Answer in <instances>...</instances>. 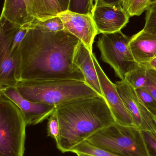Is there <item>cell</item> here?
Listing matches in <instances>:
<instances>
[{
  "label": "cell",
  "mask_w": 156,
  "mask_h": 156,
  "mask_svg": "<svg viewBox=\"0 0 156 156\" xmlns=\"http://www.w3.org/2000/svg\"><path fill=\"white\" fill-rule=\"evenodd\" d=\"M27 126L19 107L0 93V156H24Z\"/></svg>",
  "instance_id": "5"
},
{
  "label": "cell",
  "mask_w": 156,
  "mask_h": 156,
  "mask_svg": "<svg viewBox=\"0 0 156 156\" xmlns=\"http://www.w3.org/2000/svg\"><path fill=\"white\" fill-rule=\"evenodd\" d=\"M15 87L31 101L56 107L100 95L85 82L68 79L20 81Z\"/></svg>",
  "instance_id": "3"
},
{
  "label": "cell",
  "mask_w": 156,
  "mask_h": 156,
  "mask_svg": "<svg viewBox=\"0 0 156 156\" xmlns=\"http://www.w3.org/2000/svg\"><path fill=\"white\" fill-rule=\"evenodd\" d=\"M147 12L144 32L156 35V2L151 4Z\"/></svg>",
  "instance_id": "23"
},
{
  "label": "cell",
  "mask_w": 156,
  "mask_h": 156,
  "mask_svg": "<svg viewBox=\"0 0 156 156\" xmlns=\"http://www.w3.org/2000/svg\"><path fill=\"white\" fill-rule=\"evenodd\" d=\"M62 12L68 10L70 0H57Z\"/></svg>",
  "instance_id": "28"
},
{
  "label": "cell",
  "mask_w": 156,
  "mask_h": 156,
  "mask_svg": "<svg viewBox=\"0 0 156 156\" xmlns=\"http://www.w3.org/2000/svg\"><path fill=\"white\" fill-rule=\"evenodd\" d=\"M135 90L145 106L156 118V99L145 88H140Z\"/></svg>",
  "instance_id": "24"
},
{
  "label": "cell",
  "mask_w": 156,
  "mask_h": 156,
  "mask_svg": "<svg viewBox=\"0 0 156 156\" xmlns=\"http://www.w3.org/2000/svg\"><path fill=\"white\" fill-rule=\"evenodd\" d=\"M71 152L75 154L81 153L92 156H117L91 144L87 140L75 147Z\"/></svg>",
  "instance_id": "19"
},
{
  "label": "cell",
  "mask_w": 156,
  "mask_h": 156,
  "mask_svg": "<svg viewBox=\"0 0 156 156\" xmlns=\"http://www.w3.org/2000/svg\"><path fill=\"white\" fill-rule=\"evenodd\" d=\"M30 29H36L46 33H55L64 30V24L58 16L49 18L44 21L38 20L30 24Z\"/></svg>",
  "instance_id": "16"
},
{
  "label": "cell",
  "mask_w": 156,
  "mask_h": 156,
  "mask_svg": "<svg viewBox=\"0 0 156 156\" xmlns=\"http://www.w3.org/2000/svg\"><path fill=\"white\" fill-rule=\"evenodd\" d=\"M154 2H156V0H152V1H151V4Z\"/></svg>",
  "instance_id": "32"
},
{
  "label": "cell",
  "mask_w": 156,
  "mask_h": 156,
  "mask_svg": "<svg viewBox=\"0 0 156 156\" xmlns=\"http://www.w3.org/2000/svg\"><path fill=\"white\" fill-rule=\"evenodd\" d=\"M152 0H122V5L130 17L139 16L147 11Z\"/></svg>",
  "instance_id": "17"
},
{
  "label": "cell",
  "mask_w": 156,
  "mask_h": 156,
  "mask_svg": "<svg viewBox=\"0 0 156 156\" xmlns=\"http://www.w3.org/2000/svg\"><path fill=\"white\" fill-rule=\"evenodd\" d=\"M47 132L48 136L53 138L56 144H58L60 137V129L56 108L48 118Z\"/></svg>",
  "instance_id": "21"
},
{
  "label": "cell",
  "mask_w": 156,
  "mask_h": 156,
  "mask_svg": "<svg viewBox=\"0 0 156 156\" xmlns=\"http://www.w3.org/2000/svg\"><path fill=\"white\" fill-rule=\"evenodd\" d=\"M147 82L145 89L156 100V70L147 68Z\"/></svg>",
  "instance_id": "26"
},
{
  "label": "cell",
  "mask_w": 156,
  "mask_h": 156,
  "mask_svg": "<svg viewBox=\"0 0 156 156\" xmlns=\"http://www.w3.org/2000/svg\"><path fill=\"white\" fill-rule=\"evenodd\" d=\"M91 15L99 34L121 31L130 17L122 4L107 3L103 0L95 1Z\"/></svg>",
  "instance_id": "8"
},
{
  "label": "cell",
  "mask_w": 156,
  "mask_h": 156,
  "mask_svg": "<svg viewBox=\"0 0 156 156\" xmlns=\"http://www.w3.org/2000/svg\"><path fill=\"white\" fill-rule=\"evenodd\" d=\"M131 38L120 31L102 34L97 41L102 60L113 69L121 80H125L126 75L139 66L130 48Z\"/></svg>",
  "instance_id": "6"
},
{
  "label": "cell",
  "mask_w": 156,
  "mask_h": 156,
  "mask_svg": "<svg viewBox=\"0 0 156 156\" xmlns=\"http://www.w3.org/2000/svg\"><path fill=\"white\" fill-rule=\"evenodd\" d=\"M96 0H70L68 10L74 12L92 15Z\"/></svg>",
  "instance_id": "20"
},
{
  "label": "cell",
  "mask_w": 156,
  "mask_h": 156,
  "mask_svg": "<svg viewBox=\"0 0 156 156\" xmlns=\"http://www.w3.org/2000/svg\"><path fill=\"white\" fill-rule=\"evenodd\" d=\"M1 18L20 26L45 20L40 0H4Z\"/></svg>",
  "instance_id": "9"
},
{
  "label": "cell",
  "mask_w": 156,
  "mask_h": 156,
  "mask_svg": "<svg viewBox=\"0 0 156 156\" xmlns=\"http://www.w3.org/2000/svg\"><path fill=\"white\" fill-rule=\"evenodd\" d=\"M93 54L81 41L75 52L73 62L83 73L86 83L99 95L103 96L98 74L92 56Z\"/></svg>",
  "instance_id": "14"
},
{
  "label": "cell",
  "mask_w": 156,
  "mask_h": 156,
  "mask_svg": "<svg viewBox=\"0 0 156 156\" xmlns=\"http://www.w3.org/2000/svg\"><path fill=\"white\" fill-rule=\"evenodd\" d=\"M14 103L21 110L27 125H36L49 118L56 108L54 105L34 102L21 95L15 87H11L0 90Z\"/></svg>",
  "instance_id": "12"
},
{
  "label": "cell",
  "mask_w": 156,
  "mask_h": 156,
  "mask_svg": "<svg viewBox=\"0 0 156 156\" xmlns=\"http://www.w3.org/2000/svg\"><path fill=\"white\" fill-rule=\"evenodd\" d=\"M0 57L11 55V47L20 26L15 24L4 18H0Z\"/></svg>",
  "instance_id": "15"
},
{
  "label": "cell",
  "mask_w": 156,
  "mask_h": 156,
  "mask_svg": "<svg viewBox=\"0 0 156 156\" xmlns=\"http://www.w3.org/2000/svg\"><path fill=\"white\" fill-rule=\"evenodd\" d=\"M45 20L57 16L62 12L57 0H40Z\"/></svg>",
  "instance_id": "22"
},
{
  "label": "cell",
  "mask_w": 156,
  "mask_h": 156,
  "mask_svg": "<svg viewBox=\"0 0 156 156\" xmlns=\"http://www.w3.org/2000/svg\"><path fill=\"white\" fill-rule=\"evenodd\" d=\"M30 24L31 23L27 24L20 27L17 33L16 34L12 44L11 50V55L14 58L15 57L19 46L21 44L26 35L29 29H30Z\"/></svg>",
  "instance_id": "25"
},
{
  "label": "cell",
  "mask_w": 156,
  "mask_h": 156,
  "mask_svg": "<svg viewBox=\"0 0 156 156\" xmlns=\"http://www.w3.org/2000/svg\"></svg>",
  "instance_id": "33"
},
{
  "label": "cell",
  "mask_w": 156,
  "mask_h": 156,
  "mask_svg": "<svg viewBox=\"0 0 156 156\" xmlns=\"http://www.w3.org/2000/svg\"><path fill=\"white\" fill-rule=\"evenodd\" d=\"M57 16L63 22L64 30L78 37L93 53V45L98 34L91 15L74 12L67 10L60 12Z\"/></svg>",
  "instance_id": "11"
},
{
  "label": "cell",
  "mask_w": 156,
  "mask_h": 156,
  "mask_svg": "<svg viewBox=\"0 0 156 156\" xmlns=\"http://www.w3.org/2000/svg\"><path fill=\"white\" fill-rule=\"evenodd\" d=\"M103 1L107 3L122 4V0H103Z\"/></svg>",
  "instance_id": "30"
},
{
  "label": "cell",
  "mask_w": 156,
  "mask_h": 156,
  "mask_svg": "<svg viewBox=\"0 0 156 156\" xmlns=\"http://www.w3.org/2000/svg\"><path fill=\"white\" fill-rule=\"evenodd\" d=\"M120 96L135 126L143 131L156 133V118L147 110L126 80L115 83Z\"/></svg>",
  "instance_id": "7"
},
{
  "label": "cell",
  "mask_w": 156,
  "mask_h": 156,
  "mask_svg": "<svg viewBox=\"0 0 156 156\" xmlns=\"http://www.w3.org/2000/svg\"><path fill=\"white\" fill-rule=\"evenodd\" d=\"M80 42L65 30L46 33L29 29L14 58L16 80L68 79L85 82L83 73L73 62Z\"/></svg>",
  "instance_id": "1"
},
{
  "label": "cell",
  "mask_w": 156,
  "mask_h": 156,
  "mask_svg": "<svg viewBox=\"0 0 156 156\" xmlns=\"http://www.w3.org/2000/svg\"><path fill=\"white\" fill-rule=\"evenodd\" d=\"M147 68L152 69L156 70V57L151 60L146 66H143Z\"/></svg>",
  "instance_id": "29"
},
{
  "label": "cell",
  "mask_w": 156,
  "mask_h": 156,
  "mask_svg": "<svg viewBox=\"0 0 156 156\" xmlns=\"http://www.w3.org/2000/svg\"><path fill=\"white\" fill-rule=\"evenodd\" d=\"M150 156H156V133L143 131Z\"/></svg>",
  "instance_id": "27"
},
{
  "label": "cell",
  "mask_w": 156,
  "mask_h": 156,
  "mask_svg": "<svg viewBox=\"0 0 156 156\" xmlns=\"http://www.w3.org/2000/svg\"><path fill=\"white\" fill-rule=\"evenodd\" d=\"M90 144L117 156H150L142 130L114 123L89 137Z\"/></svg>",
  "instance_id": "4"
},
{
  "label": "cell",
  "mask_w": 156,
  "mask_h": 156,
  "mask_svg": "<svg viewBox=\"0 0 156 156\" xmlns=\"http://www.w3.org/2000/svg\"><path fill=\"white\" fill-rule=\"evenodd\" d=\"M77 154L78 156H92L86 154H81V153H78V154Z\"/></svg>",
  "instance_id": "31"
},
{
  "label": "cell",
  "mask_w": 156,
  "mask_h": 156,
  "mask_svg": "<svg viewBox=\"0 0 156 156\" xmlns=\"http://www.w3.org/2000/svg\"><path fill=\"white\" fill-rule=\"evenodd\" d=\"M92 58L95 65L103 97L106 100L115 122L125 126L135 127L132 119L125 106L115 83H113L101 67L94 54Z\"/></svg>",
  "instance_id": "10"
},
{
  "label": "cell",
  "mask_w": 156,
  "mask_h": 156,
  "mask_svg": "<svg viewBox=\"0 0 156 156\" xmlns=\"http://www.w3.org/2000/svg\"><path fill=\"white\" fill-rule=\"evenodd\" d=\"M130 47L136 63L145 66L156 56V35L141 30L131 37Z\"/></svg>",
  "instance_id": "13"
},
{
  "label": "cell",
  "mask_w": 156,
  "mask_h": 156,
  "mask_svg": "<svg viewBox=\"0 0 156 156\" xmlns=\"http://www.w3.org/2000/svg\"><path fill=\"white\" fill-rule=\"evenodd\" d=\"M147 69L140 66L132 70L125 76V80L134 88L136 89L145 87L147 82Z\"/></svg>",
  "instance_id": "18"
},
{
  "label": "cell",
  "mask_w": 156,
  "mask_h": 156,
  "mask_svg": "<svg viewBox=\"0 0 156 156\" xmlns=\"http://www.w3.org/2000/svg\"><path fill=\"white\" fill-rule=\"evenodd\" d=\"M60 133L58 149L71 152L78 145L115 122L103 96L86 98L57 106Z\"/></svg>",
  "instance_id": "2"
}]
</instances>
